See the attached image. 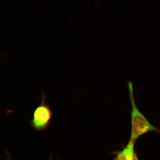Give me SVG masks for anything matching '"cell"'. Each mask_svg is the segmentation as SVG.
<instances>
[{
	"label": "cell",
	"mask_w": 160,
	"mask_h": 160,
	"mask_svg": "<svg viewBox=\"0 0 160 160\" xmlns=\"http://www.w3.org/2000/svg\"><path fill=\"white\" fill-rule=\"evenodd\" d=\"M132 160H138L137 156L135 153H134L132 159Z\"/></svg>",
	"instance_id": "4"
},
{
	"label": "cell",
	"mask_w": 160,
	"mask_h": 160,
	"mask_svg": "<svg viewBox=\"0 0 160 160\" xmlns=\"http://www.w3.org/2000/svg\"><path fill=\"white\" fill-rule=\"evenodd\" d=\"M129 95L131 106V140L135 141L140 136L149 132H155L160 135V129L152 125L141 112L136 103L133 83L128 82Z\"/></svg>",
	"instance_id": "1"
},
{
	"label": "cell",
	"mask_w": 160,
	"mask_h": 160,
	"mask_svg": "<svg viewBox=\"0 0 160 160\" xmlns=\"http://www.w3.org/2000/svg\"><path fill=\"white\" fill-rule=\"evenodd\" d=\"M46 98L44 94H42L41 105L35 110L33 118L31 121L32 127L38 131L48 127L51 119L52 112L49 106L46 103Z\"/></svg>",
	"instance_id": "2"
},
{
	"label": "cell",
	"mask_w": 160,
	"mask_h": 160,
	"mask_svg": "<svg viewBox=\"0 0 160 160\" xmlns=\"http://www.w3.org/2000/svg\"><path fill=\"white\" fill-rule=\"evenodd\" d=\"M134 141L130 140L127 147L118 154L115 160H132L134 153L133 152Z\"/></svg>",
	"instance_id": "3"
}]
</instances>
